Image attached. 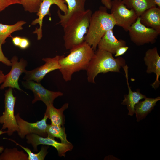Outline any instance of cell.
I'll return each instance as SVG.
<instances>
[{
	"instance_id": "cell-2",
	"label": "cell",
	"mask_w": 160,
	"mask_h": 160,
	"mask_svg": "<svg viewBox=\"0 0 160 160\" xmlns=\"http://www.w3.org/2000/svg\"><path fill=\"white\" fill-rule=\"evenodd\" d=\"M92 13L90 9L77 13L69 18L62 26L64 45L66 49L70 50L84 41Z\"/></svg>"
},
{
	"instance_id": "cell-36",
	"label": "cell",
	"mask_w": 160,
	"mask_h": 160,
	"mask_svg": "<svg viewBox=\"0 0 160 160\" xmlns=\"http://www.w3.org/2000/svg\"><path fill=\"white\" fill-rule=\"evenodd\" d=\"M3 73L2 71H1V70H0V74L1 73Z\"/></svg>"
},
{
	"instance_id": "cell-20",
	"label": "cell",
	"mask_w": 160,
	"mask_h": 160,
	"mask_svg": "<svg viewBox=\"0 0 160 160\" xmlns=\"http://www.w3.org/2000/svg\"><path fill=\"white\" fill-rule=\"evenodd\" d=\"M68 103H66L59 109L55 108L53 104L48 105L46 106L47 108L44 115L50 120L51 124L63 126L65 116L63 112L65 110L68 108Z\"/></svg>"
},
{
	"instance_id": "cell-8",
	"label": "cell",
	"mask_w": 160,
	"mask_h": 160,
	"mask_svg": "<svg viewBox=\"0 0 160 160\" xmlns=\"http://www.w3.org/2000/svg\"><path fill=\"white\" fill-rule=\"evenodd\" d=\"M15 117L18 125V130L17 131L19 136L24 138L28 134L34 133L43 137L47 136V117L44 115L43 118L40 121L35 123H30L24 120L17 113Z\"/></svg>"
},
{
	"instance_id": "cell-32",
	"label": "cell",
	"mask_w": 160,
	"mask_h": 160,
	"mask_svg": "<svg viewBox=\"0 0 160 160\" xmlns=\"http://www.w3.org/2000/svg\"><path fill=\"white\" fill-rule=\"evenodd\" d=\"M102 4L107 9H110L112 5L111 0H100ZM120 1L121 0H115Z\"/></svg>"
},
{
	"instance_id": "cell-24",
	"label": "cell",
	"mask_w": 160,
	"mask_h": 160,
	"mask_svg": "<svg viewBox=\"0 0 160 160\" xmlns=\"http://www.w3.org/2000/svg\"><path fill=\"white\" fill-rule=\"evenodd\" d=\"M28 155L16 148L5 149L0 156V160H27Z\"/></svg>"
},
{
	"instance_id": "cell-30",
	"label": "cell",
	"mask_w": 160,
	"mask_h": 160,
	"mask_svg": "<svg viewBox=\"0 0 160 160\" xmlns=\"http://www.w3.org/2000/svg\"><path fill=\"white\" fill-rule=\"evenodd\" d=\"M129 47L127 46L120 47L116 50L115 54V57H118L124 54L127 50Z\"/></svg>"
},
{
	"instance_id": "cell-16",
	"label": "cell",
	"mask_w": 160,
	"mask_h": 160,
	"mask_svg": "<svg viewBox=\"0 0 160 160\" xmlns=\"http://www.w3.org/2000/svg\"><path fill=\"white\" fill-rule=\"evenodd\" d=\"M123 68L125 74L128 89V94L124 95V98L121 104L127 105V108L129 111L128 115L132 116L135 113V107L136 104L140 100L145 98L146 96L140 92L139 89H137L136 91H132L128 82V67L126 65Z\"/></svg>"
},
{
	"instance_id": "cell-3",
	"label": "cell",
	"mask_w": 160,
	"mask_h": 160,
	"mask_svg": "<svg viewBox=\"0 0 160 160\" xmlns=\"http://www.w3.org/2000/svg\"><path fill=\"white\" fill-rule=\"evenodd\" d=\"M104 6L92 13L84 41L96 51L98 44L102 37L108 31L113 29L116 25V22L111 14L107 11Z\"/></svg>"
},
{
	"instance_id": "cell-21",
	"label": "cell",
	"mask_w": 160,
	"mask_h": 160,
	"mask_svg": "<svg viewBox=\"0 0 160 160\" xmlns=\"http://www.w3.org/2000/svg\"><path fill=\"white\" fill-rule=\"evenodd\" d=\"M122 1L126 7L129 9H133L138 17L147 9L156 6L154 0H122Z\"/></svg>"
},
{
	"instance_id": "cell-22",
	"label": "cell",
	"mask_w": 160,
	"mask_h": 160,
	"mask_svg": "<svg viewBox=\"0 0 160 160\" xmlns=\"http://www.w3.org/2000/svg\"><path fill=\"white\" fill-rule=\"evenodd\" d=\"M26 22L23 20L17 22L12 25H8L0 23V45H2L6 42L7 37L15 31L23 29L22 26Z\"/></svg>"
},
{
	"instance_id": "cell-25",
	"label": "cell",
	"mask_w": 160,
	"mask_h": 160,
	"mask_svg": "<svg viewBox=\"0 0 160 160\" xmlns=\"http://www.w3.org/2000/svg\"><path fill=\"white\" fill-rule=\"evenodd\" d=\"M15 143L17 145H18L23 150H24L27 153L28 155L27 160H43L48 153V152L47 151L48 148H49L48 145L47 146H42L40 151L37 153H33L31 151L30 149L27 147H25L21 145H20L15 140L10 139H7Z\"/></svg>"
},
{
	"instance_id": "cell-19",
	"label": "cell",
	"mask_w": 160,
	"mask_h": 160,
	"mask_svg": "<svg viewBox=\"0 0 160 160\" xmlns=\"http://www.w3.org/2000/svg\"><path fill=\"white\" fill-rule=\"evenodd\" d=\"M143 101H139L135 107L137 121L139 122L145 118L154 108L156 103L160 100L159 96L153 98L146 97Z\"/></svg>"
},
{
	"instance_id": "cell-28",
	"label": "cell",
	"mask_w": 160,
	"mask_h": 160,
	"mask_svg": "<svg viewBox=\"0 0 160 160\" xmlns=\"http://www.w3.org/2000/svg\"><path fill=\"white\" fill-rule=\"evenodd\" d=\"M1 45H0V62L9 66H11L12 63L4 55L2 52Z\"/></svg>"
},
{
	"instance_id": "cell-4",
	"label": "cell",
	"mask_w": 160,
	"mask_h": 160,
	"mask_svg": "<svg viewBox=\"0 0 160 160\" xmlns=\"http://www.w3.org/2000/svg\"><path fill=\"white\" fill-rule=\"evenodd\" d=\"M126 65L125 61L122 57L115 58L111 53L98 49L86 70L87 80L89 83H94L95 78L98 74L109 72H120L121 67Z\"/></svg>"
},
{
	"instance_id": "cell-13",
	"label": "cell",
	"mask_w": 160,
	"mask_h": 160,
	"mask_svg": "<svg viewBox=\"0 0 160 160\" xmlns=\"http://www.w3.org/2000/svg\"><path fill=\"white\" fill-rule=\"evenodd\" d=\"M10 61L12 63L11 69L6 75L0 89L2 90L6 87H9L22 90L20 87L18 81L20 75L23 73H25L26 71L25 68L27 64V62L23 58L18 61L17 57L15 56L12 57Z\"/></svg>"
},
{
	"instance_id": "cell-1",
	"label": "cell",
	"mask_w": 160,
	"mask_h": 160,
	"mask_svg": "<svg viewBox=\"0 0 160 160\" xmlns=\"http://www.w3.org/2000/svg\"><path fill=\"white\" fill-rule=\"evenodd\" d=\"M70 50L68 55H61L59 60L60 67L59 70L66 82L71 80L74 73L81 70H86L95 52L85 41Z\"/></svg>"
},
{
	"instance_id": "cell-23",
	"label": "cell",
	"mask_w": 160,
	"mask_h": 160,
	"mask_svg": "<svg viewBox=\"0 0 160 160\" xmlns=\"http://www.w3.org/2000/svg\"><path fill=\"white\" fill-rule=\"evenodd\" d=\"M47 133L48 137L60 139L61 143L70 144L71 143L67 139V135L64 126L47 124Z\"/></svg>"
},
{
	"instance_id": "cell-6",
	"label": "cell",
	"mask_w": 160,
	"mask_h": 160,
	"mask_svg": "<svg viewBox=\"0 0 160 160\" xmlns=\"http://www.w3.org/2000/svg\"><path fill=\"white\" fill-rule=\"evenodd\" d=\"M111 14L116 23V25L128 31L131 26L138 17L135 12L128 9L122 0L112 1L111 8Z\"/></svg>"
},
{
	"instance_id": "cell-7",
	"label": "cell",
	"mask_w": 160,
	"mask_h": 160,
	"mask_svg": "<svg viewBox=\"0 0 160 160\" xmlns=\"http://www.w3.org/2000/svg\"><path fill=\"white\" fill-rule=\"evenodd\" d=\"M131 40L137 45L154 43L160 33L142 24L138 17L128 31Z\"/></svg>"
},
{
	"instance_id": "cell-11",
	"label": "cell",
	"mask_w": 160,
	"mask_h": 160,
	"mask_svg": "<svg viewBox=\"0 0 160 160\" xmlns=\"http://www.w3.org/2000/svg\"><path fill=\"white\" fill-rule=\"evenodd\" d=\"M28 143L31 144L35 151H37V146L43 145L52 146L57 151L58 156L60 157H65L66 153L71 151L73 146L71 143L64 144L55 140L54 138L47 136L43 137L37 134L31 133L26 136Z\"/></svg>"
},
{
	"instance_id": "cell-29",
	"label": "cell",
	"mask_w": 160,
	"mask_h": 160,
	"mask_svg": "<svg viewBox=\"0 0 160 160\" xmlns=\"http://www.w3.org/2000/svg\"><path fill=\"white\" fill-rule=\"evenodd\" d=\"M30 45L29 40L25 37H22L19 47L21 49H24L28 48Z\"/></svg>"
},
{
	"instance_id": "cell-35",
	"label": "cell",
	"mask_w": 160,
	"mask_h": 160,
	"mask_svg": "<svg viewBox=\"0 0 160 160\" xmlns=\"http://www.w3.org/2000/svg\"><path fill=\"white\" fill-rule=\"evenodd\" d=\"M156 6L160 8V0H154Z\"/></svg>"
},
{
	"instance_id": "cell-18",
	"label": "cell",
	"mask_w": 160,
	"mask_h": 160,
	"mask_svg": "<svg viewBox=\"0 0 160 160\" xmlns=\"http://www.w3.org/2000/svg\"><path fill=\"white\" fill-rule=\"evenodd\" d=\"M68 4V12L62 14L60 9L57 12L60 21L58 24L63 26L67 20L74 14L84 11L86 0H63Z\"/></svg>"
},
{
	"instance_id": "cell-12",
	"label": "cell",
	"mask_w": 160,
	"mask_h": 160,
	"mask_svg": "<svg viewBox=\"0 0 160 160\" xmlns=\"http://www.w3.org/2000/svg\"><path fill=\"white\" fill-rule=\"evenodd\" d=\"M60 57L61 55H57L53 58H43L45 63L32 70H26L24 79L40 83L47 73L56 69L59 70L60 67L59 60Z\"/></svg>"
},
{
	"instance_id": "cell-33",
	"label": "cell",
	"mask_w": 160,
	"mask_h": 160,
	"mask_svg": "<svg viewBox=\"0 0 160 160\" xmlns=\"http://www.w3.org/2000/svg\"><path fill=\"white\" fill-rule=\"evenodd\" d=\"M5 77L6 75H4L3 73L0 74V84L4 81Z\"/></svg>"
},
{
	"instance_id": "cell-14",
	"label": "cell",
	"mask_w": 160,
	"mask_h": 160,
	"mask_svg": "<svg viewBox=\"0 0 160 160\" xmlns=\"http://www.w3.org/2000/svg\"><path fill=\"white\" fill-rule=\"evenodd\" d=\"M144 59L147 66V73H153L156 75L155 81L151 85L152 87L156 89L159 87L160 84L159 79L160 76V57L157 48L155 47L147 51Z\"/></svg>"
},
{
	"instance_id": "cell-27",
	"label": "cell",
	"mask_w": 160,
	"mask_h": 160,
	"mask_svg": "<svg viewBox=\"0 0 160 160\" xmlns=\"http://www.w3.org/2000/svg\"><path fill=\"white\" fill-rule=\"evenodd\" d=\"M17 4H20L18 0H0V12L9 6Z\"/></svg>"
},
{
	"instance_id": "cell-5",
	"label": "cell",
	"mask_w": 160,
	"mask_h": 160,
	"mask_svg": "<svg viewBox=\"0 0 160 160\" xmlns=\"http://www.w3.org/2000/svg\"><path fill=\"white\" fill-rule=\"evenodd\" d=\"M4 95L5 109L3 115L0 116V123L3 124L1 129L7 128V133L11 136L14 132L18 130L14 113L16 97L13 95L12 87L5 91Z\"/></svg>"
},
{
	"instance_id": "cell-9",
	"label": "cell",
	"mask_w": 160,
	"mask_h": 160,
	"mask_svg": "<svg viewBox=\"0 0 160 160\" xmlns=\"http://www.w3.org/2000/svg\"><path fill=\"white\" fill-rule=\"evenodd\" d=\"M22 83L25 87L33 92L34 99L32 101L33 104L38 101H41L47 106L53 104L56 98L63 95L59 91L49 90L44 88L40 83L35 82L33 81L27 80Z\"/></svg>"
},
{
	"instance_id": "cell-34",
	"label": "cell",
	"mask_w": 160,
	"mask_h": 160,
	"mask_svg": "<svg viewBox=\"0 0 160 160\" xmlns=\"http://www.w3.org/2000/svg\"><path fill=\"white\" fill-rule=\"evenodd\" d=\"M7 131H3L2 129L0 130V135L3 134L7 133ZM4 148L3 146H0V153H1L3 151Z\"/></svg>"
},
{
	"instance_id": "cell-26",
	"label": "cell",
	"mask_w": 160,
	"mask_h": 160,
	"mask_svg": "<svg viewBox=\"0 0 160 160\" xmlns=\"http://www.w3.org/2000/svg\"><path fill=\"white\" fill-rule=\"evenodd\" d=\"M24 10L31 13H37L43 0H18Z\"/></svg>"
},
{
	"instance_id": "cell-10",
	"label": "cell",
	"mask_w": 160,
	"mask_h": 160,
	"mask_svg": "<svg viewBox=\"0 0 160 160\" xmlns=\"http://www.w3.org/2000/svg\"><path fill=\"white\" fill-rule=\"evenodd\" d=\"M63 0H43L36 14L38 17L33 20L31 24V25H35L38 24L39 25V28H36L33 33L37 35L38 40H41L43 36L42 27L44 17L46 15H49L51 18L50 9L52 5H56L60 10L64 13V14H65L67 13L68 9L67 6Z\"/></svg>"
},
{
	"instance_id": "cell-31",
	"label": "cell",
	"mask_w": 160,
	"mask_h": 160,
	"mask_svg": "<svg viewBox=\"0 0 160 160\" xmlns=\"http://www.w3.org/2000/svg\"><path fill=\"white\" fill-rule=\"evenodd\" d=\"M22 37L16 36L12 37V41L13 44L16 47H19L21 41Z\"/></svg>"
},
{
	"instance_id": "cell-15",
	"label": "cell",
	"mask_w": 160,
	"mask_h": 160,
	"mask_svg": "<svg viewBox=\"0 0 160 160\" xmlns=\"http://www.w3.org/2000/svg\"><path fill=\"white\" fill-rule=\"evenodd\" d=\"M126 42L122 39H118L114 36L113 29L107 31L100 41L98 49L115 54L120 47L126 46Z\"/></svg>"
},
{
	"instance_id": "cell-17",
	"label": "cell",
	"mask_w": 160,
	"mask_h": 160,
	"mask_svg": "<svg viewBox=\"0 0 160 160\" xmlns=\"http://www.w3.org/2000/svg\"><path fill=\"white\" fill-rule=\"evenodd\" d=\"M141 23L160 33V8L156 6L144 11L139 17Z\"/></svg>"
}]
</instances>
